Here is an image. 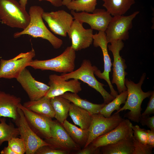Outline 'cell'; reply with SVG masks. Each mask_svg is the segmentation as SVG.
I'll return each mask as SVG.
<instances>
[{
    "label": "cell",
    "mask_w": 154,
    "mask_h": 154,
    "mask_svg": "<svg viewBox=\"0 0 154 154\" xmlns=\"http://www.w3.org/2000/svg\"><path fill=\"white\" fill-rule=\"evenodd\" d=\"M145 76V73H143L137 84L125 78V84L127 88V98L124 105L116 113L129 110V111L125 114L124 117L134 122H139L141 115L142 102L145 98H149L153 92L150 91L145 92L142 90L141 86Z\"/></svg>",
    "instance_id": "cell-1"
},
{
    "label": "cell",
    "mask_w": 154,
    "mask_h": 154,
    "mask_svg": "<svg viewBox=\"0 0 154 154\" xmlns=\"http://www.w3.org/2000/svg\"><path fill=\"white\" fill-rule=\"evenodd\" d=\"M43 9L38 6H31L29 14L30 20L28 26L22 31L15 33V38L27 35L34 38H40L48 40L56 49L60 48L63 43L62 40L55 36L47 28L43 20Z\"/></svg>",
    "instance_id": "cell-2"
},
{
    "label": "cell",
    "mask_w": 154,
    "mask_h": 154,
    "mask_svg": "<svg viewBox=\"0 0 154 154\" xmlns=\"http://www.w3.org/2000/svg\"><path fill=\"white\" fill-rule=\"evenodd\" d=\"M97 68L96 66L92 65L89 60L84 59L77 69L70 73H62L60 76L64 80L74 79L80 80L86 83L98 92L103 98L104 103L107 104L115 98L104 89V85L99 82L94 76V72Z\"/></svg>",
    "instance_id": "cell-3"
},
{
    "label": "cell",
    "mask_w": 154,
    "mask_h": 154,
    "mask_svg": "<svg viewBox=\"0 0 154 154\" xmlns=\"http://www.w3.org/2000/svg\"><path fill=\"white\" fill-rule=\"evenodd\" d=\"M76 58V51L71 46L67 47L62 54L54 58L45 60H33L29 66L35 69L69 73L74 70Z\"/></svg>",
    "instance_id": "cell-4"
},
{
    "label": "cell",
    "mask_w": 154,
    "mask_h": 154,
    "mask_svg": "<svg viewBox=\"0 0 154 154\" xmlns=\"http://www.w3.org/2000/svg\"><path fill=\"white\" fill-rule=\"evenodd\" d=\"M0 19L10 27L23 29L30 20L29 13L15 0H0Z\"/></svg>",
    "instance_id": "cell-5"
},
{
    "label": "cell",
    "mask_w": 154,
    "mask_h": 154,
    "mask_svg": "<svg viewBox=\"0 0 154 154\" xmlns=\"http://www.w3.org/2000/svg\"><path fill=\"white\" fill-rule=\"evenodd\" d=\"M18 115L13 120L17 127L20 138L23 141L26 147V154H35L40 147L50 145L38 136L32 129L25 119L22 110L18 107Z\"/></svg>",
    "instance_id": "cell-6"
},
{
    "label": "cell",
    "mask_w": 154,
    "mask_h": 154,
    "mask_svg": "<svg viewBox=\"0 0 154 154\" xmlns=\"http://www.w3.org/2000/svg\"><path fill=\"white\" fill-rule=\"evenodd\" d=\"M35 56L33 48L29 51L21 53L8 60L1 59L0 61V78L16 79Z\"/></svg>",
    "instance_id": "cell-7"
},
{
    "label": "cell",
    "mask_w": 154,
    "mask_h": 154,
    "mask_svg": "<svg viewBox=\"0 0 154 154\" xmlns=\"http://www.w3.org/2000/svg\"><path fill=\"white\" fill-rule=\"evenodd\" d=\"M139 13V11H136L127 16L123 15L112 17L105 32L108 43L119 40L128 39L129 31L132 27V21Z\"/></svg>",
    "instance_id": "cell-8"
},
{
    "label": "cell",
    "mask_w": 154,
    "mask_h": 154,
    "mask_svg": "<svg viewBox=\"0 0 154 154\" xmlns=\"http://www.w3.org/2000/svg\"><path fill=\"white\" fill-rule=\"evenodd\" d=\"M108 45V50L112 52L114 58L112 84H115L119 94L127 90L125 84V76L127 73L125 69L127 65L125 59L120 55V52L124 46L122 40H119L110 43Z\"/></svg>",
    "instance_id": "cell-9"
},
{
    "label": "cell",
    "mask_w": 154,
    "mask_h": 154,
    "mask_svg": "<svg viewBox=\"0 0 154 154\" xmlns=\"http://www.w3.org/2000/svg\"><path fill=\"white\" fill-rule=\"evenodd\" d=\"M123 119L119 113H115L109 117H106L100 114L92 115V121L88 129V138L84 147L88 145L98 137L114 129Z\"/></svg>",
    "instance_id": "cell-10"
},
{
    "label": "cell",
    "mask_w": 154,
    "mask_h": 154,
    "mask_svg": "<svg viewBox=\"0 0 154 154\" xmlns=\"http://www.w3.org/2000/svg\"><path fill=\"white\" fill-rule=\"evenodd\" d=\"M50 131V137L44 140L50 146L70 153L81 149L80 147L72 140L62 124L57 120L51 119Z\"/></svg>",
    "instance_id": "cell-11"
},
{
    "label": "cell",
    "mask_w": 154,
    "mask_h": 154,
    "mask_svg": "<svg viewBox=\"0 0 154 154\" xmlns=\"http://www.w3.org/2000/svg\"><path fill=\"white\" fill-rule=\"evenodd\" d=\"M93 44L96 47H100L102 51L104 61V70L103 72L98 68L94 74L98 78L105 80L108 84L110 94L114 98L118 95V92L114 88L109 77L112 64L108 50V43L107 41L105 32L100 31L93 35Z\"/></svg>",
    "instance_id": "cell-12"
},
{
    "label": "cell",
    "mask_w": 154,
    "mask_h": 154,
    "mask_svg": "<svg viewBox=\"0 0 154 154\" xmlns=\"http://www.w3.org/2000/svg\"><path fill=\"white\" fill-rule=\"evenodd\" d=\"M42 18L54 33L63 37H66L74 19L72 15L63 10L44 12Z\"/></svg>",
    "instance_id": "cell-13"
},
{
    "label": "cell",
    "mask_w": 154,
    "mask_h": 154,
    "mask_svg": "<svg viewBox=\"0 0 154 154\" xmlns=\"http://www.w3.org/2000/svg\"><path fill=\"white\" fill-rule=\"evenodd\" d=\"M71 13L74 19L87 23L92 30L104 32L112 17L106 10L101 9H96L92 13L73 10H71Z\"/></svg>",
    "instance_id": "cell-14"
},
{
    "label": "cell",
    "mask_w": 154,
    "mask_h": 154,
    "mask_svg": "<svg viewBox=\"0 0 154 154\" xmlns=\"http://www.w3.org/2000/svg\"><path fill=\"white\" fill-rule=\"evenodd\" d=\"M133 126L129 119H123L116 128L98 137L91 143L95 147H100L123 139L131 138L133 136Z\"/></svg>",
    "instance_id": "cell-15"
},
{
    "label": "cell",
    "mask_w": 154,
    "mask_h": 154,
    "mask_svg": "<svg viewBox=\"0 0 154 154\" xmlns=\"http://www.w3.org/2000/svg\"><path fill=\"white\" fill-rule=\"evenodd\" d=\"M27 93L30 100H38L44 96L49 86L36 80L26 68L16 79Z\"/></svg>",
    "instance_id": "cell-16"
},
{
    "label": "cell",
    "mask_w": 154,
    "mask_h": 154,
    "mask_svg": "<svg viewBox=\"0 0 154 154\" xmlns=\"http://www.w3.org/2000/svg\"><path fill=\"white\" fill-rule=\"evenodd\" d=\"M67 34L75 51L89 47L93 42V30L85 29L83 23L77 20L74 19Z\"/></svg>",
    "instance_id": "cell-17"
},
{
    "label": "cell",
    "mask_w": 154,
    "mask_h": 154,
    "mask_svg": "<svg viewBox=\"0 0 154 154\" xmlns=\"http://www.w3.org/2000/svg\"><path fill=\"white\" fill-rule=\"evenodd\" d=\"M18 107L22 110L29 125L36 134L41 138L46 139L50 137V121L52 118L30 110L21 103Z\"/></svg>",
    "instance_id": "cell-18"
},
{
    "label": "cell",
    "mask_w": 154,
    "mask_h": 154,
    "mask_svg": "<svg viewBox=\"0 0 154 154\" xmlns=\"http://www.w3.org/2000/svg\"><path fill=\"white\" fill-rule=\"evenodd\" d=\"M49 79V88L44 96L48 98L60 96L68 91L77 94L82 90L81 83L77 79L67 81L55 74L50 75Z\"/></svg>",
    "instance_id": "cell-19"
},
{
    "label": "cell",
    "mask_w": 154,
    "mask_h": 154,
    "mask_svg": "<svg viewBox=\"0 0 154 154\" xmlns=\"http://www.w3.org/2000/svg\"><path fill=\"white\" fill-rule=\"evenodd\" d=\"M21 101L20 97L0 91V118L7 117L15 119L18 115V106Z\"/></svg>",
    "instance_id": "cell-20"
},
{
    "label": "cell",
    "mask_w": 154,
    "mask_h": 154,
    "mask_svg": "<svg viewBox=\"0 0 154 154\" xmlns=\"http://www.w3.org/2000/svg\"><path fill=\"white\" fill-rule=\"evenodd\" d=\"M23 106L27 109L51 118L54 117V112L50 99L44 96L37 100L24 103Z\"/></svg>",
    "instance_id": "cell-21"
},
{
    "label": "cell",
    "mask_w": 154,
    "mask_h": 154,
    "mask_svg": "<svg viewBox=\"0 0 154 154\" xmlns=\"http://www.w3.org/2000/svg\"><path fill=\"white\" fill-rule=\"evenodd\" d=\"M132 137L100 147L101 154H133L134 147Z\"/></svg>",
    "instance_id": "cell-22"
},
{
    "label": "cell",
    "mask_w": 154,
    "mask_h": 154,
    "mask_svg": "<svg viewBox=\"0 0 154 154\" xmlns=\"http://www.w3.org/2000/svg\"><path fill=\"white\" fill-rule=\"evenodd\" d=\"M69 115L73 122L83 129H88L92 119V115L88 111L71 102Z\"/></svg>",
    "instance_id": "cell-23"
},
{
    "label": "cell",
    "mask_w": 154,
    "mask_h": 154,
    "mask_svg": "<svg viewBox=\"0 0 154 154\" xmlns=\"http://www.w3.org/2000/svg\"><path fill=\"white\" fill-rule=\"evenodd\" d=\"M60 96L68 100L79 107L87 110L92 115L99 114L101 109L106 104L104 103L101 104H94L81 98L77 93L67 92Z\"/></svg>",
    "instance_id": "cell-24"
},
{
    "label": "cell",
    "mask_w": 154,
    "mask_h": 154,
    "mask_svg": "<svg viewBox=\"0 0 154 154\" xmlns=\"http://www.w3.org/2000/svg\"><path fill=\"white\" fill-rule=\"evenodd\" d=\"M103 6L113 16L123 15L135 3V0H102Z\"/></svg>",
    "instance_id": "cell-25"
},
{
    "label": "cell",
    "mask_w": 154,
    "mask_h": 154,
    "mask_svg": "<svg viewBox=\"0 0 154 154\" xmlns=\"http://www.w3.org/2000/svg\"><path fill=\"white\" fill-rule=\"evenodd\" d=\"M50 100L54 112V117L62 124L68 116L71 102L60 96L52 98Z\"/></svg>",
    "instance_id": "cell-26"
},
{
    "label": "cell",
    "mask_w": 154,
    "mask_h": 154,
    "mask_svg": "<svg viewBox=\"0 0 154 154\" xmlns=\"http://www.w3.org/2000/svg\"><path fill=\"white\" fill-rule=\"evenodd\" d=\"M62 125L72 140L80 146L84 147L88 138V130L79 128L65 119Z\"/></svg>",
    "instance_id": "cell-27"
},
{
    "label": "cell",
    "mask_w": 154,
    "mask_h": 154,
    "mask_svg": "<svg viewBox=\"0 0 154 154\" xmlns=\"http://www.w3.org/2000/svg\"><path fill=\"white\" fill-rule=\"evenodd\" d=\"M127 94V90L119 94L112 101L106 104L100 110L99 114L106 117H110L114 111H118L121 108L120 106L125 103Z\"/></svg>",
    "instance_id": "cell-28"
},
{
    "label": "cell",
    "mask_w": 154,
    "mask_h": 154,
    "mask_svg": "<svg viewBox=\"0 0 154 154\" xmlns=\"http://www.w3.org/2000/svg\"><path fill=\"white\" fill-rule=\"evenodd\" d=\"M0 146L4 142L8 141L12 138L19 135L17 128L12 123L6 122L5 117L0 118Z\"/></svg>",
    "instance_id": "cell-29"
},
{
    "label": "cell",
    "mask_w": 154,
    "mask_h": 154,
    "mask_svg": "<svg viewBox=\"0 0 154 154\" xmlns=\"http://www.w3.org/2000/svg\"><path fill=\"white\" fill-rule=\"evenodd\" d=\"M97 0H71L66 6L68 9L76 12L92 13L96 9Z\"/></svg>",
    "instance_id": "cell-30"
},
{
    "label": "cell",
    "mask_w": 154,
    "mask_h": 154,
    "mask_svg": "<svg viewBox=\"0 0 154 154\" xmlns=\"http://www.w3.org/2000/svg\"><path fill=\"white\" fill-rule=\"evenodd\" d=\"M8 142V146L16 154H24L25 153V145L23 140L21 138L14 137Z\"/></svg>",
    "instance_id": "cell-31"
},
{
    "label": "cell",
    "mask_w": 154,
    "mask_h": 154,
    "mask_svg": "<svg viewBox=\"0 0 154 154\" xmlns=\"http://www.w3.org/2000/svg\"><path fill=\"white\" fill-rule=\"evenodd\" d=\"M132 141L134 150L133 154H151L153 147L148 145L145 144L139 141L133 136Z\"/></svg>",
    "instance_id": "cell-32"
},
{
    "label": "cell",
    "mask_w": 154,
    "mask_h": 154,
    "mask_svg": "<svg viewBox=\"0 0 154 154\" xmlns=\"http://www.w3.org/2000/svg\"><path fill=\"white\" fill-rule=\"evenodd\" d=\"M132 129L133 137L141 143L147 144V130L141 128L137 125H133Z\"/></svg>",
    "instance_id": "cell-33"
},
{
    "label": "cell",
    "mask_w": 154,
    "mask_h": 154,
    "mask_svg": "<svg viewBox=\"0 0 154 154\" xmlns=\"http://www.w3.org/2000/svg\"><path fill=\"white\" fill-rule=\"evenodd\" d=\"M70 153L67 151L54 148L49 145H45L39 148L35 154H68Z\"/></svg>",
    "instance_id": "cell-34"
},
{
    "label": "cell",
    "mask_w": 154,
    "mask_h": 154,
    "mask_svg": "<svg viewBox=\"0 0 154 154\" xmlns=\"http://www.w3.org/2000/svg\"><path fill=\"white\" fill-rule=\"evenodd\" d=\"M76 154H101L100 147H97L91 143L83 149L75 151Z\"/></svg>",
    "instance_id": "cell-35"
},
{
    "label": "cell",
    "mask_w": 154,
    "mask_h": 154,
    "mask_svg": "<svg viewBox=\"0 0 154 154\" xmlns=\"http://www.w3.org/2000/svg\"><path fill=\"white\" fill-rule=\"evenodd\" d=\"M139 122L143 126L146 125L150 129L154 131V116H141Z\"/></svg>",
    "instance_id": "cell-36"
},
{
    "label": "cell",
    "mask_w": 154,
    "mask_h": 154,
    "mask_svg": "<svg viewBox=\"0 0 154 154\" xmlns=\"http://www.w3.org/2000/svg\"><path fill=\"white\" fill-rule=\"evenodd\" d=\"M154 114V92L150 97L147 106L144 112L141 115L142 116H150Z\"/></svg>",
    "instance_id": "cell-37"
},
{
    "label": "cell",
    "mask_w": 154,
    "mask_h": 154,
    "mask_svg": "<svg viewBox=\"0 0 154 154\" xmlns=\"http://www.w3.org/2000/svg\"><path fill=\"white\" fill-rule=\"evenodd\" d=\"M147 144L153 148L154 147V131L147 130Z\"/></svg>",
    "instance_id": "cell-38"
},
{
    "label": "cell",
    "mask_w": 154,
    "mask_h": 154,
    "mask_svg": "<svg viewBox=\"0 0 154 154\" xmlns=\"http://www.w3.org/2000/svg\"><path fill=\"white\" fill-rule=\"evenodd\" d=\"M39 1H45L49 2L54 6L59 7L62 6V0H38Z\"/></svg>",
    "instance_id": "cell-39"
},
{
    "label": "cell",
    "mask_w": 154,
    "mask_h": 154,
    "mask_svg": "<svg viewBox=\"0 0 154 154\" xmlns=\"http://www.w3.org/2000/svg\"><path fill=\"white\" fill-rule=\"evenodd\" d=\"M1 154H16L9 146L5 147L0 152Z\"/></svg>",
    "instance_id": "cell-40"
},
{
    "label": "cell",
    "mask_w": 154,
    "mask_h": 154,
    "mask_svg": "<svg viewBox=\"0 0 154 154\" xmlns=\"http://www.w3.org/2000/svg\"><path fill=\"white\" fill-rule=\"evenodd\" d=\"M28 0H19V3L23 9H26V5L27 3Z\"/></svg>",
    "instance_id": "cell-41"
},
{
    "label": "cell",
    "mask_w": 154,
    "mask_h": 154,
    "mask_svg": "<svg viewBox=\"0 0 154 154\" xmlns=\"http://www.w3.org/2000/svg\"><path fill=\"white\" fill-rule=\"evenodd\" d=\"M71 1V0H62V5L66 6Z\"/></svg>",
    "instance_id": "cell-42"
}]
</instances>
